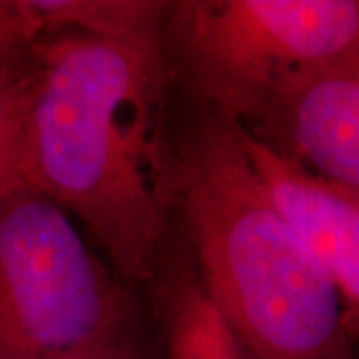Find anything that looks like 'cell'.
Masks as SVG:
<instances>
[{"label":"cell","mask_w":359,"mask_h":359,"mask_svg":"<svg viewBox=\"0 0 359 359\" xmlns=\"http://www.w3.org/2000/svg\"><path fill=\"white\" fill-rule=\"evenodd\" d=\"M34 66L28 188L82 222L122 282L148 280L178 205L164 44L66 30L40 39Z\"/></svg>","instance_id":"1"},{"label":"cell","mask_w":359,"mask_h":359,"mask_svg":"<svg viewBox=\"0 0 359 359\" xmlns=\"http://www.w3.org/2000/svg\"><path fill=\"white\" fill-rule=\"evenodd\" d=\"M44 32H82L118 42H162L170 2L156 0H30Z\"/></svg>","instance_id":"7"},{"label":"cell","mask_w":359,"mask_h":359,"mask_svg":"<svg viewBox=\"0 0 359 359\" xmlns=\"http://www.w3.org/2000/svg\"><path fill=\"white\" fill-rule=\"evenodd\" d=\"M168 46L210 114L245 130L285 80L359 48V0L170 2Z\"/></svg>","instance_id":"3"},{"label":"cell","mask_w":359,"mask_h":359,"mask_svg":"<svg viewBox=\"0 0 359 359\" xmlns=\"http://www.w3.org/2000/svg\"><path fill=\"white\" fill-rule=\"evenodd\" d=\"M245 132L359 194V48L285 80Z\"/></svg>","instance_id":"5"},{"label":"cell","mask_w":359,"mask_h":359,"mask_svg":"<svg viewBox=\"0 0 359 359\" xmlns=\"http://www.w3.org/2000/svg\"><path fill=\"white\" fill-rule=\"evenodd\" d=\"M126 283L34 190L0 200V359H54L128 327Z\"/></svg>","instance_id":"4"},{"label":"cell","mask_w":359,"mask_h":359,"mask_svg":"<svg viewBox=\"0 0 359 359\" xmlns=\"http://www.w3.org/2000/svg\"><path fill=\"white\" fill-rule=\"evenodd\" d=\"M44 34L30 0H0V70L28 60Z\"/></svg>","instance_id":"10"},{"label":"cell","mask_w":359,"mask_h":359,"mask_svg":"<svg viewBox=\"0 0 359 359\" xmlns=\"http://www.w3.org/2000/svg\"><path fill=\"white\" fill-rule=\"evenodd\" d=\"M252 166L334 282L349 335L359 341V194L309 174L240 128Z\"/></svg>","instance_id":"6"},{"label":"cell","mask_w":359,"mask_h":359,"mask_svg":"<svg viewBox=\"0 0 359 359\" xmlns=\"http://www.w3.org/2000/svg\"><path fill=\"white\" fill-rule=\"evenodd\" d=\"M168 359H248L200 282L184 273L166 302Z\"/></svg>","instance_id":"8"},{"label":"cell","mask_w":359,"mask_h":359,"mask_svg":"<svg viewBox=\"0 0 359 359\" xmlns=\"http://www.w3.org/2000/svg\"><path fill=\"white\" fill-rule=\"evenodd\" d=\"M34 52L0 70V200L30 190L26 180V120L34 88Z\"/></svg>","instance_id":"9"},{"label":"cell","mask_w":359,"mask_h":359,"mask_svg":"<svg viewBox=\"0 0 359 359\" xmlns=\"http://www.w3.org/2000/svg\"><path fill=\"white\" fill-rule=\"evenodd\" d=\"M180 154L200 285L248 359H355L334 282L273 204L236 124L208 114Z\"/></svg>","instance_id":"2"},{"label":"cell","mask_w":359,"mask_h":359,"mask_svg":"<svg viewBox=\"0 0 359 359\" xmlns=\"http://www.w3.org/2000/svg\"><path fill=\"white\" fill-rule=\"evenodd\" d=\"M54 359H140V353L128 327H120Z\"/></svg>","instance_id":"11"}]
</instances>
